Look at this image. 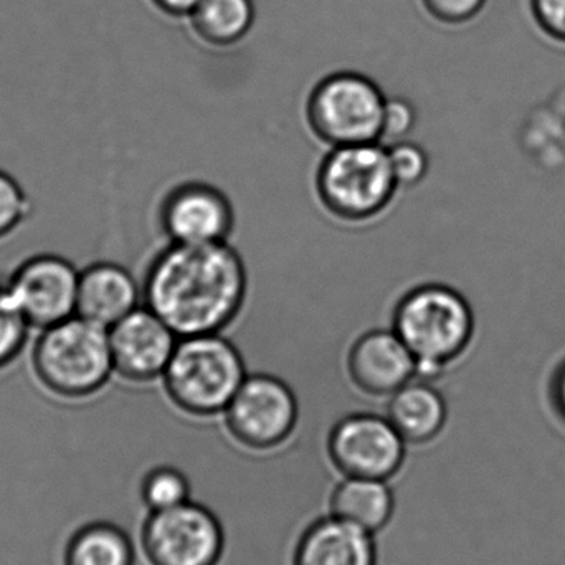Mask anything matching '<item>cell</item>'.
Instances as JSON below:
<instances>
[{
    "label": "cell",
    "instance_id": "obj_8",
    "mask_svg": "<svg viewBox=\"0 0 565 565\" xmlns=\"http://www.w3.org/2000/svg\"><path fill=\"white\" fill-rule=\"evenodd\" d=\"M231 437L252 451L280 448L295 434L299 404L292 388L271 374L245 379L224 412Z\"/></svg>",
    "mask_w": 565,
    "mask_h": 565
},
{
    "label": "cell",
    "instance_id": "obj_16",
    "mask_svg": "<svg viewBox=\"0 0 565 565\" xmlns=\"http://www.w3.org/2000/svg\"><path fill=\"white\" fill-rule=\"evenodd\" d=\"M387 418L407 445H427L447 427V398L431 382L414 379L388 398Z\"/></svg>",
    "mask_w": 565,
    "mask_h": 565
},
{
    "label": "cell",
    "instance_id": "obj_21",
    "mask_svg": "<svg viewBox=\"0 0 565 565\" xmlns=\"http://www.w3.org/2000/svg\"><path fill=\"white\" fill-rule=\"evenodd\" d=\"M29 322L17 308L6 285H0V371L13 364L30 338Z\"/></svg>",
    "mask_w": 565,
    "mask_h": 565
},
{
    "label": "cell",
    "instance_id": "obj_9",
    "mask_svg": "<svg viewBox=\"0 0 565 565\" xmlns=\"http://www.w3.org/2000/svg\"><path fill=\"white\" fill-rule=\"evenodd\" d=\"M328 455L344 478L388 481L402 470L407 441L387 415L369 412L349 414L329 431Z\"/></svg>",
    "mask_w": 565,
    "mask_h": 565
},
{
    "label": "cell",
    "instance_id": "obj_1",
    "mask_svg": "<svg viewBox=\"0 0 565 565\" xmlns=\"http://www.w3.org/2000/svg\"><path fill=\"white\" fill-rule=\"evenodd\" d=\"M244 258L231 244L175 245L159 252L142 281V305L179 338L224 332L247 301Z\"/></svg>",
    "mask_w": 565,
    "mask_h": 565
},
{
    "label": "cell",
    "instance_id": "obj_23",
    "mask_svg": "<svg viewBox=\"0 0 565 565\" xmlns=\"http://www.w3.org/2000/svg\"><path fill=\"white\" fill-rule=\"evenodd\" d=\"M32 205L20 182L0 169V242L12 237L30 217Z\"/></svg>",
    "mask_w": 565,
    "mask_h": 565
},
{
    "label": "cell",
    "instance_id": "obj_19",
    "mask_svg": "<svg viewBox=\"0 0 565 565\" xmlns=\"http://www.w3.org/2000/svg\"><path fill=\"white\" fill-rule=\"evenodd\" d=\"M136 550L129 534L111 521L79 527L66 547L65 565H135Z\"/></svg>",
    "mask_w": 565,
    "mask_h": 565
},
{
    "label": "cell",
    "instance_id": "obj_3",
    "mask_svg": "<svg viewBox=\"0 0 565 565\" xmlns=\"http://www.w3.org/2000/svg\"><path fill=\"white\" fill-rule=\"evenodd\" d=\"M30 365L40 387L53 397L72 402L95 397L115 375L109 331L79 316L42 329Z\"/></svg>",
    "mask_w": 565,
    "mask_h": 565
},
{
    "label": "cell",
    "instance_id": "obj_15",
    "mask_svg": "<svg viewBox=\"0 0 565 565\" xmlns=\"http://www.w3.org/2000/svg\"><path fill=\"white\" fill-rule=\"evenodd\" d=\"M291 565H377V546L372 534L329 514L302 531Z\"/></svg>",
    "mask_w": 565,
    "mask_h": 565
},
{
    "label": "cell",
    "instance_id": "obj_25",
    "mask_svg": "<svg viewBox=\"0 0 565 565\" xmlns=\"http://www.w3.org/2000/svg\"><path fill=\"white\" fill-rule=\"evenodd\" d=\"M487 0H422L425 12L444 25L470 22L483 10Z\"/></svg>",
    "mask_w": 565,
    "mask_h": 565
},
{
    "label": "cell",
    "instance_id": "obj_4",
    "mask_svg": "<svg viewBox=\"0 0 565 565\" xmlns=\"http://www.w3.org/2000/svg\"><path fill=\"white\" fill-rule=\"evenodd\" d=\"M247 377L237 345L218 332L179 339L162 384L179 411L211 418L224 414Z\"/></svg>",
    "mask_w": 565,
    "mask_h": 565
},
{
    "label": "cell",
    "instance_id": "obj_11",
    "mask_svg": "<svg viewBox=\"0 0 565 565\" xmlns=\"http://www.w3.org/2000/svg\"><path fill=\"white\" fill-rule=\"evenodd\" d=\"M159 225L169 244H227L235 228L234 205L215 185L201 181L182 182L162 199Z\"/></svg>",
    "mask_w": 565,
    "mask_h": 565
},
{
    "label": "cell",
    "instance_id": "obj_20",
    "mask_svg": "<svg viewBox=\"0 0 565 565\" xmlns=\"http://www.w3.org/2000/svg\"><path fill=\"white\" fill-rule=\"evenodd\" d=\"M139 498L149 513L172 510L191 501V483L178 468L161 465L142 477Z\"/></svg>",
    "mask_w": 565,
    "mask_h": 565
},
{
    "label": "cell",
    "instance_id": "obj_13",
    "mask_svg": "<svg viewBox=\"0 0 565 565\" xmlns=\"http://www.w3.org/2000/svg\"><path fill=\"white\" fill-rule=\"evenodd\" d=\"M348 375L354 387L374 398H391L414 381L417 362L394 329H372L348 352Z\"/></svg>",
    "mask_w": 565,
    "mask_h": 565
},
{
    "label": "cell",
    "instance_id": "obj_26",
    "mask_svg": "<svg viewBox=\"0 0 565 565\" xmlns=\"http://www.w3.org/2000/svg\"><path fill=\"white\" fill-rule=\"evenodd\" d=\"M533 12L547 35L565 43V0H533Z\"/></svg>",
    "mask_w": 565,
    "mask_h": 565
},
{
    "label": "cell",
    "instance_id": "obj_27",
    "mask_svg": "<svg viewBox=\"0 0 565 565\" xmlns=\"http://www.w3.org/2000/svg\"><path fill=\"white\" fill-rule=\"evenodd\" d=\"M547 401L553 414L565 425V358L554 365L547 381Z\"/></svg>",
    "mask_w": 565,
    "mask_h": 565
},
{
    "label": "cell",
    "instance_id": "obj_6",
    "mask_svg": "<svg viewBox=\"0 0 565 565\" xmlns=\"http://www.w3.org/2000/svg\"><path fill=\"white\" fill-rule=\"evenodd\" d=\"M385 99L369 76L335 72L309 93L306 119L312 135L331 148L381 142Z\"/></svg>",
    "mask_w": 565,
    "mask_h": 565
},
{
    "label": "cell",
    "instance_id": "obj_17",
    "mask_svg": "<svg viewBox=\"0 0 565 565\" xmlns=\"http://www.w3.org/2000/svg\"><path fill=\"white\" fill-rule=\"evenodd\" d=\"M394 511V491L382 480L344 478L329 500V514L372 536L387 527Z\"/></svg>",
    "mask_w": 565,
    "mask_h": 565
},
{
    "label": "cell",
    "instance_id": "obj_24",
    "mask_svg": "<svg viewBox=\"0 0 565 565\" xmlns=\"http://www.w3.org/2000/svg\"><path fill=\"white\" fill-rule=\"evenodd\" d=\"M417 126V109L407 99L394 98L385 99L384 116H382V145H392V142L404 141Z\"/></svg>",
    "mask_w": 565,
    "mask_h": 565
},
{
    "label": "cell",
    "instance_id": "obj_10",
    "mask_svg": "<svg viewBox=\"0 0 565 565\" xmlns=\"http://www.w3.org/2000/svg\"><path fill=\"white\" fill-rule=\"evenodd\" d=\"M78 281L68 258L40 254L22 262L6 286L30 328L42 331L76 316Z\"/></svg>",
    "mask_w": 565,
    "mask_h": 565
},
{
    "label": "cell",
    "instance_id": "obj_2",
    "mask_svg": "<svg viewBox=\"0 0 565 565\" xmlns=\"http://www.w3.org/2000/svg\"><path fill=\"white\" fill-rule=\"evenodd\" d=\"M392 329L414 354L415 379L434 384L473 344L477 318L458 289L444 282H424L398 299Z\"/></svg>",
    "mask_w": 565,
    "mask_h": 565
},
{
    "label": "cell",
    "instance_id": "obj_5",
    "mask_svg": "<svg viewBox=\"0 0 565 565\" xmlns=\"http://www.w3.org/2000/svg\"><path fill=\"white\" fill-rule=\"evenodd\" d=\"M322 207L345 224H365L391 207L398 185L382 142L329 149L316 172Z\"/></svg>",
    "mask_w": 565,
    "mask_h": 565
},
{
    "label": "cell",
    "instance_id": "obj_7",
    "mask_svg": "<svg viewBox=\"0 0 565 565\" xmlns=\"http://www.w3.org/2000/svg\"><path fill=\"white\" fill-rule=\"evenodd\" d=\"M141 550L149 565H221L224 526L214 511L188 501L149 513L141 526Z\"/></svg>",
    "mask_w": 565,
    "mask_h": 565
},
{
    "label": "cell",
    "instance_id": "obj_14",
    "mask_svg": "<svg viewBox=\"0 0 565 565\" xmlns=\"http://www.w3.org/2000/svg\"><path fill=\"white\" fill-rule=\"evenodd\" d=\"M142 305V285L115 262H96L79 271L76 316L111 329Z\"/></svg>",
    "mask_w": 565,
    "mask_h": 565
},
{
    "label": "cell",
    "instance_id": "obj_28",
    "mask_svg": "<svg viewBox=\"0 0 565 565\" xmlns=\"http://www.w3.org/2000/svg\"><path fill=\"white\" fill-rule=\"evenodd\" d=\"M156 9L169 17H189L202 0H151Z\"/></svg>",
    "mask_w": 565,
    "mask_h": 565
},
{
    "label": "cell",
    "instance_id": "obj_12",
    "mask_svg": "<svg viewBox=\"0 0 565 565\" xmlns=\"http://www.w3.org/2000/svg\"><path fill=\"white\" fill-rule=\"evenodd\" d=\"M108 331L115 375L135 385L162 379L181 339L145 305Z\"/></svg>",
    "mask_w": 565,
    "mask_h": 565
},
{
    "label": "cell",
    "instance_id": "obj_18",
    "mask_svg": "<svg viewBox=\"0 0 565 565\" xmlns=\"http://www.w3.org/2000/svg\"><path fill=\"white\" fill-rule=\"evenodd\" d=\"M192 32L215 49L237 45L255 23L254 0H202L189 15Z\"/></svg>",
    "mask_w": 565,
    "mask_h": 565
},
{
    "label": "cell",
    "instance_id": "obj_22",
    "mask_svg": "<svg viewBox=\"0 0 565 565\" xmlns=\"http://www.w3.org/2000/svg\"><path fill=\"white\" fill-rule=\"evenodd\" d=\"M385 148H387L392 174L398 189H414L425 181L430 171V159L420 145L404 139V141L392 142Z\"/></svg>",
    "mask_w": 565,
    "mask_h": 565
}]
</instances>
